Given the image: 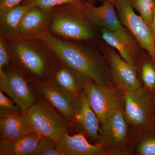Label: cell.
I'll list each match as a JSON object with an SVG mask.
<instances>
[{
  "label": "cell",
  "mask_w": 155,
  "mask_h": 155,
  "mask_svg": "<svg viewBox=\"0 0 155 155\" xmlns=\"http://www.w3.org/2000/svg\"><path fill=\"white\" fill-rule=\"evenodd\" d=\"M129 125L123 108L115 111L101 124L98 143L106 155H132Z\"/></svg>",
  "instance_id": "cell-5"
},
{
  "label": "cell",
  "mask_w": 155,
  "mask_h": 155,
  "mask_svg": "<svg viewBox=\"0 0 155 155\" xmlns=\"http://www.w3.org/2000/svg\"><path fill=\"white\" fill-rule=\"evenodd\" d=\"M6 41L12 63L29 82L49 79L56 56L43 40L23 38Z\"/></svg>",
  "instance_id": "cell-2"
},
{
  "label": "cell",
  "mask_w": 155,
  "mask_h": 155,
  "mask_svg": "<svg viewBox=\"0 0 155 155\" xmlns=\"http://www.w3.org/2000/svg\"><path fill=\"white\" fill-rule=\"evenodd\" d=\"M137 73L143 86L153 92L155 89V60L147 52L140 63Z\"/></svg>",
  "instance_id": "cell-22"
},
{
  "label": "cell",
  "mask_w": 155,
  "mask_h": 155,
  "mask_svg": "<svg viewBox=\"0 0 155 155\" xmlns=\"http://www.w3.org/2000/svg\"><path fill=\"white\" fill-rule=\"evenodd\" d=\"M96 44L110 67L113 83L121 91L134 90L142 86L135 68L115 49L103 40H98Z\"/></svg>",
  "instance_id": "cell-10"
},
{
  "label": "cell",
  "mask_w": 155,
  "mask_h": 155,
  "mask_svg": "<svg viewBox=\"0 0 155 155\" xmlns=\"http://www.w3.org/2000/svg\"><path fill=\"white\" fill-rule=\"evenodd\" d=\"M99 29L102 40L115 49L137 72L140 63L147 51L142 48L131 32L123 25L114 31L105 28Z\"/></svg>",
  "instance_id": "cell-11"
},
{
  "label": "cell",
  "mask_w": 155,
  "mask_h": 155,
  "mask_svg": "<svg viewBox=\"0 0 155 155\" xmlns=\"http://www.w3.org/2000/svg\"><path fill=\"white\" fill-rule=\"evenodd\" d=\"M154 43H155V38H154Z\"/></svg>",
  "instance_id": "cell-32"
},
{
  "label": "cell",
  "mask_w": 155,
  "mask_h": 155,
  "mask_svg": "<svg viewBox=\"0 0 155 155\" xmlns=\"http://www.w3.org/2000/svg\"><path fill=\"white\" fill-rule=\"evenodd\" d=\"M72 122L77 132H81L86 137L97 143L100 122L84 91L73 97Z\"/></svg>",
  "instance_id": "cell-12"
},
{
  "label": "cell",
  "mask_w": 155,
  "mask_h": 155,
  "mask_svg": "<svg viewBox=\"0 0 155 155\" xmlns=\"http://www.w3.org/2000/svg\"><path fill=\"white\" fill-rule=\"evenodd\" d=\"M30 7L21 4L8 11H0V36L6 40L14 38L22 17Z\"/></svg>",
  "instance_id": "cell-21"
},
{
  "label": "cell",
  "mask_w": 155,
  "mask_h": 155,
  "mask_svg": "<svg viewBox=\"0 0 155 155\" xmlns=\"http://www.w3.org/2000/svg\"><path fill=\"white\" fill-rule=\"evenodd\" d=\"M37 94L35 102L23 113L32 131L55 141L63 133L72 135L77 132L73 123L62 116L38 92Z\"/></svg>",
  "instance_id": "cell-4"
},
{
  "label": "cell",
  "mask_w": 155,
  "mask_h": 155,
  "mask_svg": "<svg viewBox=\"0 0 155 155\" xmlns=\"http://www.w3.org/2000/svg\"><path fill=\"white\" fill-rule=\"evenodd\" d=\"M133 8L138 12L145 23L150 25L152 21L155 0H130Z\"/></svg>",
  "instance_id": "cell-23"
},
{
  "label": "cell",
  "mask_w": 155,
  "mask_h": 155,
  "mask_svg": "<svg viewBox=\"0 0 155 155\" xmlns=\"http://www.w3.org/2000/svg\"><path fill=\"white\" fill-rule=\"evenodd\" d=\"M24 0H0V11H6L21 5Z\"/></svg>",
  "instance_id": "cell-28"
},
{
  "label": "cell",
  "mask_w": 155,
  "mask_h": 155,
  "mask_svg": "<svg viewBox=\"0 0 155 155\" xmlns=\"http://www.w3.org/2000/svg\"><path fill=\"white\" fill-rule=\"evenodd\" d=\"M0 132L1 140L11 141L33 132L21 112L0 114Z\"/></svg>",
  "instance_id": "cell-18"
},
{
  "label": "cell",
  "mask_w": 155,
  "mask_h": 155,
  "mask_svg": "<svg viewBox=\"0 0 155 155\" xmlns=\"http://www.w3.org/2000/svg\"><path fill=\"white\" fill-rule=\"evenodd\" d=\"M153 94H154V99H155V89L154 90V91H153Z\"/></svg>",
  "instance_id": "cell-31"
},
{
  "label": "cell",
  "mask_w": 155,
  "mask_h": 155,
  "mask_svg": "<svg viewBox=\"0 0 155 155\" xmlns=\"http://www.w3.org/2000/svg\"><path fill=\"white\" fill-rule=\"evenodd\" d=\"M48 80L51 81L57 86L73 97L82 92L87 85L93 81L86 75L67 67L57 57Z\"/></svg>",
  "instance_id": "cell-14"
},
{
  "label": "cell",
  "mask_w": 155,
  "mask_h": 155,
  "mask_svg": "<svg viewBox=\"0 0 155 155\" xmlns=\"http://www.w3.org/2000/svg\"><path fill=\"white\" fill-rule=\"evenodd\" d=\"M42 137L31 132L11 141L0 140V155H33Z\"/></svg>",
  "instance_id": "cell-20"
},
{
  "label": "cell",
  "mask_w": 155,
  "mask_h": 155,
  "mask_svg": "<svg viewBox=\"0 0 155 155\" xmlns=\"http://www.w3.org/2000/svg\"><path fill=\"white\" fill-rule=\"evenodd\" d=\"M98 7L83 0L84 12L90 23L97 28L114 31L122 26L115 6L109 0H102Z\"/></svg>",
  "instance_id": "cell-16"
},
{
  "label": "cell",
  "mask_w": 155,
  "mask_h": 155,
  "mask_svg": "<svg viewBox=\"0 0 155 155\" xmlns=\"http://www.w3.org/2000/svg\"><path fill=\"white\" fill-rule=\"evenodd\" d=\"M85 1L93 5H95L96 2L99 1V0H85Z\"/></svg>",
  "instance_id": "cell-30"
},
{
  "label": "cell",
  "mask_w": 155,
  "mask_h": 155,
  "mask_svg": "<svg viewBox=\"0 0 155 155\" xmlns=\"http://www.w3.org/2000/svg\"><path fill=\"white\" fill-rule=\"evenodd\" d=\"M14 103L13 100L5 95L0 91V114L21 113L19 107L14 106Z\"/></svg>",
  "instance_id": "cell-27"
},
{
  "label": "cell",
  "mask_w": 155,
  "mask_h": 155,
  "mask_svg": "<svg viewBox=\"0 0 155 155\" xmlns=\"http://www.w3.org/2000/svg\"><path fill=\"white\" fill-rule=\"evenodd\" d=\"M41 40L67 67L86 75L98 84H114L109 65L96 43L63 41L50 33Z\"/></svg>",
  "instance_id": "cell-1"
},
{
  "label": "cell",
  "mask_w": 155,
  "mask_h": 155,
  "mask_svg": "<svg viewBox=\"0 0 155 155\" xmlns=\"http://www.w3.org/2000/svg\"><path fill=\"white\" fill-rule=\"evenodd\" d=\"M33 155H63L56 147L55 141L50 137H42Z\"/></svg>",
  "instance_id": "cell-24"
},
{
  "label": "cell",
  "mask_w": 155,
  "mask_h": 155,
  "mask_svg": "<svg viewBox=\"0 0 155 155\" xmlns=\"http://www.w3.org/2000/svg\"><path fill=\"white\" fill-rule=\"evenodd\" d=\"M102 0H99L101 2ZM115 6L119 20L136 39L142 48L155 60L154 38L149 25L136 14L130 0H109Z\"/></svg>",
  "instance_id": "cell-9"
},
{
  "label": "cell",
  "mask_w": 155,
  "mask_h": 155,
  "mask_svg": "<svg viewBox=\"0 0 155 155\" xmlns=\"http://www.w3.org/2000/svg\"><path fill=\"white\" fill-rule=\"evenodd\" d=\"M49 33L63 41H87L96 43L97 28L87 19L83 0L56 6L51 9Z\"/></svg>",
  "instance_id": "cell-3"
},
{
  "label": "cell",
  "mask_w": 155,
  "mask_h": 155,
  "mask_svg": "<svg viewBox=\"0 0 155 155\" xmlns=\"http://www.w3.org/2000/svg\"><path fill=\"white\" fill-rule=\"evenodd\" d=\"M86 137L81 132L64 133L55 141L56 147L63 155H106L99 143L91 144Z\"/></svg>",
  "instance_id": "cell-17"
},
{
  "label": "cell",
  "mask_w": 155,
  "mask_h": 155,
  "mask_svg": "<svg viewBox=\"0 0 155 155\" xmlns=\"http://www.w3.org/2000/svg\"><path fill=\"white\" fill-rule=\"evenodd\" d=\"M84 91L101 124L115 111L123 108L122 92L114 84L102 85L92 81Z\"/></svg>",
  "instance_id": "cell-8"
},
{
  "label": "cell",
  "mask_w": 155,
  "mask_h": 155,
  "mask_svg": "<svg viewBox=\"0 0 155 155\" xmlns=\"http://www.w3.org/2000/svg\"><path fill=\"white\" fill-rule=\"evenodd\" d=\"M123 110L131 126L146 127L155 122L153 92L143 86L134 90L122 91Z\"/></svg>",
  "instance_id": "cell-6"
},
{
  "label": "cell",
  "mask_w": 155,
  "mask_h": 155,
  "mask_svg": "<svg viewBox=\"0 0 155 155\" xmlns=\"http://www.w3.org/2000/svg\"><path fill=\"white\" fill-rule=\"evenodd\" d=\"M51 16V10H44L36 6H31L22 17L12 39H42L49 33V28Z\"/></svg>",
  "instance_id": "cell-13"
},
{
  "label": "cell",
  "mask_w": 155,
  "mask_h": 155,
  "mask_svg": "<svg viewBox=\"0 0 155 155\" xmlns=\"http://www.w3.org/2000/svg\"><path fill=\"white\" fill-rule=\"evenodd\" d=\"M29 82L35 90L41 95L62 116L72 122L73 96L58 87L51 80Z\"/></svg>",
  "instance_id": "cell-15"
},
{
  "label": "cell",
  "mask_w": 155,
  "mask_h": 155,
  "mask_svg": "<svg viewBox=\"0 0 155 155\" xmlns=\"http://www.w3.org/2000/svg\"><path fill=\"white\" fill-rule=\"evenodd\" d=\"M149 26L150 30L151 31L152 33L153 34V36L154 37V38H155V3L154 7L153 15L152 21Z\"/></svg>",
  "instance_id": "cell-29"
},
{
  "label": "cell",
  "mask_w": 155,
  "mask_h": 155,
  "mask_svg": "<svg viewBox=\"0 0 155 155\" xmlns=\"http://www.w3.org/2000/svg\"><path fill=\"white\" fill-rule=\"evenodd\" d=\"M132 155H155V122L146 127L129 129Z\"/></svg>",
  "instance_id": "cell-19"
},
{
  "label": "cell",
  "mask_w": 155,
  "mask_h": 155,
  "mask_svg": "<svg viewBox=\"0 0 155 155\" xmlns=\"http://www.w3.org/2000/svg\"><path fill=\"white\" fill-rule=\"evenodd\" d=\"M0 90L25 113L35 102L36 93L28 78L14 64L0 70Z\"/></svg>",
  "instance_id": "cell-7"
},
{
  "label": "cell",
  "mask_w": 155,
  "mask_h": 155,
  "mask_svg": "<svg viewBox=\"0 0 155 155\" xmlns=\"http://www.w3.org/2000/svg\"><path fill=\"white\" fill-rule=\"evenodd\" d=\"M79 0H24L22 5L36 6L46 10H51L56 6L75 2Z\"/></svg>",
  "instance_id": "cell-25"
},
{
  "label": "cell",
  "mask_w": 155,
  "mask_h": 155,
  "mask_svg": "<svg viewBox=\"0 0 155 155\" xmlns=\"http://www.w3.org/2000/svg\"><path fill=\"white\" fill-rule=\"evenodd\" d=\"M12 64L6 40L0 36V70L10 67Z\"/></svg>",
  "instance_id": "cell-26"
}]
</instances>
